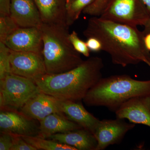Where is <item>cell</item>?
Segmentation results:
<instances>
[{"mask_svg": "<svg viewBox=\"0 0 150 150\" xmlns=\"http://www.w3.org/2000/svg\"><path fill=\"white\" fill-rule=\"evenodd\" d=\"M83 34L87 38L98 39L102 51L110 55L114 64L123 67L142 62L150 64V52L145 46V35L137 27L93 16Z\"/></svg>", "mask_w": 150, "mask_h": 150, "instance_id": "6da1fadb", "label": "cell"}, {"mask_svg": "<svg viewBox=\"0 0 150 150\" xmlns=\"http://www.w3.org/2000/svg\"><path fill=\"white\" fill-rule=\"evenodd\" d=\"M103 59L88 58L78 67L62 74H46L35 81L40 91L62 100L81 101L102 78Z\"/></svg>", "mask_w": 150, "mask_h": 150, "instance_id": "7a4b0ae2", "label": "cell"}, {"mask_svg": "<svg viewBox=\"0 0 150 150\" xmlns=\"http://www.w3.org/2000/svg\"><path fill=\"white\" fill-rule=\"evenodd\" d=\"M139 96H150V80H137L128 75H115L101 78L83 100L87 106H103L115 112L124 103Z\"/></svg>", "mask_w": 150, "mask_h": 150, "instance_id": "3957f363", "label": "cell"}, {"mask_svg": "<svg viewBox=\"0 0 150 150\" xmlns=\"http://www.w3.org/2000/svg\"><path fill=\"white\" fill-rule=\"evenodd\" d=\"M69 27L42 22L39 28L43 41V56L47 74L66 72L83 62L70 42Z\"/></svg>", "mask_w": 150, "mask_h": 150, "instance_id": "277c9868", "label": "cell"}, {"mask_svg": "<svg viewBox=\"0 0 150 150\" xmlns=\"http://www.w3.org/2000/svg\"><path fill=\"white\" fill-rule=\"evenodd\" d=\"M34 81L11 74L0 80L1 108L20 110L40 92Z\"/></svg>", "mask_w": 150, "mask_h": 150, "instance_id": "5b68a950", "label": "cell"}, {"mask_svg": "<svg viewBox=\"0 0 150 150\" xmlns=\"http://www.w3.org/2000/svg\"><path fill=\"white\" fill-rule=\"evenodd\" d=\"M99 17L134 27L144 25L150 18L141 0H109Z\"/></svg>", "mask_w": 150, "mask_h": 150, "instance_id": "8992f818", "label": "cell"}, {"mask_svg": "<svg viewBox=\"0 0 150 150\" xmlns=\"http://www.w3.org/2000/svg\"><path fill=\"white\" fill-rule=\"evenodd\" d=\"M11 73L36 81L47 74L43 55L11 50Z\"/></svg>", "mask_w": 150, "mask_h": 150, "instance_id": "52a82bcc", "label": "cell"}, {"mask_svg": "<svg viewBox=\"0 0 150 150\" xmlns=\"http://www.w3.org/2000/svg\"><path fill=\"white\" fill-rule=\"evenodd\" d=\"M135 127L134 123H127L120 118L100 121L94 134L97 141L96 150H104L110 145L119 144Z\"/></svg>", "mask_w": 150, "mask_h": 150, "instance_id": "ba28073f", "label": "cell"}, {"mask_svg": "<svg viewBox=\"0 0 150 150\" xmlns=\"http://www.w3.org/2000/svg\"><path fill=\"white\" fill-rule=\"evenodd\" d=\"M18 110L2 108L0 112L1 132H7L19 136H36L39 125Z\"/></svg>", "mask_w": 150, "mask_h": 150, "instance_id": "9c48e42d", "label": "cell"}, {"mask_svg": "<svg viewBox=\"0 0 150 150\" xmlns=\"http://www.w3.org/2000/svg\"><path fill=\"white\" fill-rule=\"evenodd\" d=\"M4 43L12 51L43 55V39L38 28H18L7 38Z\"/></svg>", "mask_w": 150, "mask_h": 150, "instance_id": "30bf717a", "label": "cell"}, {"mask_svg": "<svg viewBox=\"0 0 150 150\" xmlns=\"http://www.w3.org/2000/svg\"><path fill=\"white\" fill-rule=\"evenodd\" d=\"M61 100L40 91L27 101L19 111L27 117L40 121L53 113H63Z\"/></svg>", "mask_w": 150, "mask_h": 150, "instance_id": "8fae6325", "label": "cell"}, {"mask_svg": "<svg viewBox=\"0 0 150 150\" xmlns=\"http://www.w3.org/2000/svg\"><path fill=\"white\" fill-rule=\"evenodd\" d=\"M115 112L116 118L150 127V96L133 98L124 103Z\"/></svg>", "mask_w": 150, "mask_h": 150, "instance_id": "7c38bea8", "label": "cell"}, {"mask_svg": "<svg viewBox=\"0 0 150 150\" xmlns=\"http://www.w3.org/2000/svg\"><path fill=\"white\" fill-rule=\"evenodd\" d=\"M10 16L19 27L39 28L42 23L33 0H12Z\"/></svg>", "mask_w": 150, "mask_h": 150, "instance_id": "4fadbf2b", "label": "cell"}, {"mask_svg": "<svg viewBox=\"0 0 150 150\" xmlns=\"http://www.w3.org/2000/svg\"><path fill=\"white\" fill-rule=\"evenodd\" d=\"M61 109L71 121L94 134L100 120L86 110L80 101L61 100Z\"/></svg>", "mask_w": 150, "mask_h": 150, "instance_id": "5bb4252c", "label": "cell"}, {"mask_svg": "<svg viewBox=\"0 0 150 150\" xmlns=\"http://www.w3.org/2000/svg\"><path fill=\"white\" fill-rule=\"evenodd\" d=\"M64 115L63 113H53L39 121V131L37 136L49 139L54 134L82 128Z\"/></svg>", "mask_w": 150, "mask_h": 150, "instance_id": "9a60e30c", "label": "cell"}, {"mask_svg": "<svg viewBox=\"0 0 150 150\" xmlns=\"http://www.w3.org/2000/svg\"><path fill=\"white\" fill-rule=\"evenodd\" d=\"M49 139L73 147L77 150H96L98 144L94 134L83 128L54 134Z\"/></svg>", "mask_w": 150, "mask_h": 150, "instance_id": "2e32d148", "label": "cell"}, {"mask_svg": "<svg viewBox=\"0 0 150 150\" xmlns=\"http://www.w3.org/2000/svg\"><path fill=\"white\" fill-rule=\"evenodd\" d=\"M40 12L42 22L62 25L67 23V7L65 0H33Z\"/></svg>", "mask_w": 150, "mask_h": 150, "instance_id": "e0dca14e", "label": "cell"}, {"mask_svg": "<svg viewBox=\"0 0 150 150\" xmlns=\"http://www.w3.org/2000/svg\"><path fill=\"white\" fill-rule=\"evenodd\" d=\"M27 143L37 150H77L76 148L61 144L50 139H44L38 136H21Z\"/></svg>", "mask_w": 150, "mask_h": 150, "instance_id": "ac0fdd59", "label": "cell"}, {"mask_svg": "<svg viewBox=\"0 0 150 150\" xmlns=\"http://www.w3.org/2000/svg\"><path fill=\"white\" fill-rule=\"evenodd\" d=\"M95 0H74L67 7V23L69 27L79 17L82 12Z\"/></svg>", "mask_w": 150, "mask_h": 150, "instance_id": "d6986e66", "label": "cell"}, {"mask_svg": "<svg viewBox=\"0 0 150 150\" xmlns=\"http://www.w3.org/2000/svg\"><path fill=\"white\" fill-rule=\"evenodd\" d=\"M18 28L10 16H0V42L4 43L7 38Z\"/></svg>", "mask_w": 150, "mask_h": 150, "instance_id": "ffe728a7", "label": "cell"}, {"mask_svg": "<svg viewBox=\"0 0 150 150\" xmlns=\"http://www.w3.org/2000/svg\"><path fill=\"white\" fill-rule=\"evenodd\" d=\"M11 49L4 43L0 42V80L11 74Z\"/></svg>", "mask_w": 150, "mask_h": 150, "instance_id": "44dd1931", "label": "cell"}, {"mask_svg": "<svg viewBox=\"0 0 150 150\" xmlns=\"http://www.w3.org/2000/svg\"><path fill=\"white\" fill-rule=\"evenodd\" d=\"M69 38L70 42L76 51L86 57H89L90 51L87 46L86 42L81 40L76 31H73L70 33Z\"/></svg>", "mask_w": 150, "mask_h": 150, "instance_id": "7402d4cb", "label": "cell"}, {"mask_svg": "<svg viewBox=\"0 0 150 150\" xmlns=\"http://www.w3.org/2000/svg\"><path fill=\"white\" fill-rule=\"evenodd\" d=\"M109 0H95L84 9L85 14L92 16H100L107 5Z\"/></svg>", "mask_w": 150, "mask_h": 150, "instance_id": "603a6c76", "label": "cell"}, {"mask_svg": "<svg viewBox=\"0 0 150 150\" xmlns=\"http://www.w3.org/2000/svg\"><path fill=\"white\" fill-rule=\"evenodd\" d=\"M13 143L11 150H37L27 143L21 136L13 134Z\"/></svg>", "mask_w": 150, "mask_h": 150, "instance_id": "cb8c5ba5", "label": "cell"}, {"mask_svg": "<svg viewBox=\"0 0 150 150\" xmlns=\"http://www.w3.org/2000/svg\"><path fill=\"white\" fill-rule=\"evenodd\" d=\"M13 143L11 133L1 132L0 136V150H11Z\"/></svg>", "mask_w": 150, "mask_h": 150, "instance_id": "d4e9b609", "label": "cell"}, {"mask_svg": "<svg viewBox=\"0 0 150 150\" xmlns=\"http://www.w3.org/2000/svg\"><path fill=\"white\" fill-rule=\"evenodd\" d=\"M86 43L90 51L96 52L102 50L101 43L96 38L93 37L88 38H87Z\"/></svg>", "mask_w": 150, "mask_h": 150, "instance_id": "484cf974", "label": "cell"}, {"mask_svg": "<svg viewBox=\"0 0 150 150\" xmlns=\"http://www.w3.org/2000/svg\"><path fill=\"white\" fill-rule=\"evenodd\" d=\"M12 0H0V16H8L10 14Z\"/></svg>", "mask_w": 150, "mask_h": 150, "instance_id": "4316f807", "label": "cell"}, {"mask_svg": "<svg viewBox=\"0 0 150 150\" xmlns=\"http://www.w3.org/2000/svg\"><path fill=\"white\" fill-rule=\"evenodd\" d=\"M144 26V28L143 32L145 36L148 33H150V18L146 22Z\"/></svg>", "mask_w": 150, "mask_h": 150, "instance_id": "83f0119b", "label": "cell"}, {"mask_svg": "<svg viewBox=\"0 0 150 150\" xmlns=\"http://www.w3.org/2000/svg\"><path fill=\"white\" fill-rule=\"evenodd\" d=\"M144 43L146 48L150 52V33H148L145 35Z\"/></svg>", "mask_w": 150, "mask_h": 150, "instance_id": "f1b7e54d", "label": "cell"}, {"mask_svg": "<svg viewBox=\"0 0 150 150\" xmlns=\"http://www.w3.org/2000/svg\"><path fill=\"white\" fill-rule=\"evenodd\" d=\"M144 5L150 17V0H141Z\"/></svg>", "mask_w": 150, "mask_h": 150, "instance_id": "f546056e", "label": "cell"}, {"mask_svg": "<svg viewBox=\"0 0 150 150\" xmlns=\"http://www.w3.org/2000/svg\"><path fill=\"white\" fill-rule=\"evenodd\" d=\"M65 2H66V5H67V6H68L70 4H71L73 1H74V0H65Z\"/></svg>", "mask_w": 150, "mask_h": 150, "instance_id": "4dcf8cb0", "label": "cell"}, {"mask_svg": "<svg viewBox=\"0 0 150 150\" xmlns=\"http://www.w3.org/2000/svg\"><path fill=\"white\" fill-rule=\"evenodd\" d=\"M148 66H149V67H150V64L148 65Z\"/></svg>", "mask_w": 150, "mask_h": 150, "instance_id": "1f68e13d", "label": "cell"}]
</instances>
